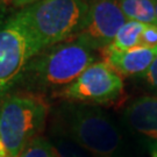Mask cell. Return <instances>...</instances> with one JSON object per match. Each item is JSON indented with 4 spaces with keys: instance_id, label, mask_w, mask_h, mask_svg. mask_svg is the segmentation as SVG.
Returning <instances> with one entry per match:
<instances>
[{
    "instance_id": "obj_16",
    "label": "cell",
    "mask_w": 157,
    "mask_h": 157,
    "mask_svg": "<svg viewBox=\"0 0 157 157\" xmlns=\"http://www.w3.org/2000/svg\"><path fill=\"white\" fill-rule=\"evenodd\" d=\"M39 0H4L2 1V5H7L14 7V8H20L22 10L25 7H28V6L33 5L35 2H37Z\"/></svg>"
},
{
    "instance_id": "obj_14",
    "label": "cell",
    "mask_w": 157,
    "mask_h": 157,
    "mask_svg": "<svg viewBox=\"0 0 157 157\" xmlns=\"http://www.w3.org/2000/svg\"><path fill=\"white\" fill-rule=\"evenodd\" d=\"M139 47L144 48H156L157 47V26L156 25H146L141 34Z\"/></svg>"
},
{
    "instance_id": "obj_19",
    "label": "cell",
    "mask_w": 157,
    "mask_h": 157,
    "mask_svg": "<svg viewBox=\"0 0 157 157\" xmlns=\"http://www.w3.org/2000/svg\"><path fill=\"white\" fill-rule=\"evenodd\" d=\"M2 1H4V0H0V6L2 5Z\"/></svg>"
},
{
    "instance_id": "obj_6",
    "label": "cell",
    "mask_w": 157,
    "mask_h": 157,
    "mask_svg": "<svg viewBox=\"0 0 157 157\" xmlns=\"http://www.w3.org/2000/svg\"><path fill=\"white\" fill-rule=\"evenodd\" d=\"M122 92V77L105 61H98L83 71L75 82L57 93L56 98L98 106L117 101Z\"/></svg>"
},
{
    "instance_id": "obj_10",
    "label": "cell",
    "mask_w": 157,
    "mask_h": 157,
    "mask_svg": "<svg viewBox=\"0 0 157 157\" xmlns=\"http://www.w3.org/2000/svg\"><path fill=\"white\" fill-rule=\"evenodd\" d=\"M119 6L127 20L144 25H156L154 0H118Z\"/></svg>"
},
{
    "instance_id": "obj_11",
    "label": "cell",
    "mask_w": 157,
    "mask_h": 157,
    "mask_svg": "<svg viewBox=\"0 0 157 157\" xmlns=\"http://www.w3.org/2000/svg\"><path fill=\"white\" fill-rule=\"evenodd\" d=\"M144 27H146L144 23L127 20L121 26V28L118 30V33L111 42V44L105 49L106 50L124 51L139 47L141 34L143 32Z\"/></svg>"
},
{
    "instance_id": "obj_5",
    "label": "cell",
    "mask_w": 157,
    "mask_h": 157,
    "mask_svg": "<svg viewBox=\"0 0 157 157\" xmlns=\"http://www.w3.org/2000/svg\"><path fill=\"white\" fill-rule=\"evenodd\" d=\"M41 49L13 15L0 22V104L17 89L27 63Z\"/></svg>"
},
{
    "instance_id": "obj_1",
    "label": "cell",
    "mask_w": 157,
    "mask_h": 157,
    "mask_svg": "<svg viewBox=\"0 0 157 157\" xmlns=\"http://www.w3.org/2000/svg\"><path fill=\"white\" fill-rule=\"evenodd\" d=\"M98 61L94 50L77 40L51 45L27 63L17 90L41 98L49 94L56 97Z\"/></svg>"
},
{
    "instance_id": "obj_8",
    "label": "cell",
    "mask_w": 157,
    "mask_h": 157,
    "mask_svg": "<svg viewBox=\"0 0 157 157\" xmlns=\"http://www.w3.org/2000/svg\"><path fill=\"white\" fill-rule=\"evenodd\" d=\"M124 120L133 132L146 140L152 155L157 157V97L136 98L126 107Z\"/></svg>"
},
{
    "instance_id": "obj_9",
    "label": "cell",
    "mask_w": 157,
    "mask_h": 157,
    "mask_svg": "<svg viewBox=\"0 0 157 157\" xmlns=\"http://www.w3.org/2000/svg\"><path fill=\"white\" fill-rule=\"evenodd\" d=\"M104 61L121 77H142L157 57L156 48L136 47L130 50H102Z\"/></svg>"
},
{
    "instance_id": "obj_13",
    "label": "cell",
    "mask_w": 157,
    "mask_h": 157,
    "mask_svg": "<svg viewBox=\"0 0 157 157\" xmlns=\"http://www.w3.org/2000/svg\"><path fill=\"white\" fill-rule=\"evenodd\" d=\"M17 157H59L49 139L39 136Z\"/></svg>"
},
{
    "instance_id": "obj_18",
    "label": "cell",
    "mask_w": 157,
    "mask_h": 157,
    "mask_svg": "<svg viewBox=\"0 0 157 157\" xmlns=\"http://www.w3.org/2000/svg\"><path fill=\"white\" fill-rule=\"evenodd\" d=\"M155 2V12H156V26H157V0H154Z\"/></svg>"
},
{
    "instance_id": "obj_7",
    "label": "cell",
    "mask_w": 157,
    "mask_h": 157,
    "mask_svg": "<svg viewBox=\"0 0 157 157\" xmlns=\"http://www.w3.org/2000/svg\"><path fill=\"white\" fill-rule=\"evenodd\" d=\"M84 23L73 40L92 50H104L127 19L119 6L118 0H89Z\"/></svg>"
},
{
    "instance_id": "obj_2",
    "label": "cell",
    "mask_w": 157,
    "mask_h": 157,
    "mask_svg": "<svg viewBox=\"0 0 157 157\" xmlns=\"http://www.w3.org/2000/svg\"><path fill=\"white\" fill-rule=\"evenodd\" d=\"M55 124L92 157H121V133L98 106L64 101L56 107Z\"/></svg>"
},
{
    "instance_id": "obj_12",
    "label": "cell",
    "mask_w": 157,
    "mask_h": 157,
    "mask_svg": "<svg viewBox=\"0 0 157 157\" xmlns=\"http://www.w3.org/2000/svg\"><path fill=\"white\" fill-rule=\"evenodd\" d=\"M49 140L59 157H92L65 133H63L55 124L51 129Z\"/></svg>"
},
{
    "instance_id": "obj_15",
    "label": "cell",
    "mask_w": 157,
    "mask_h": 157,
    "mask_svg": "<svg viewBox=\"0 0 157 157\" xmlns=\"http://www.w3.org/2000/svg\"><path fill=\"white\" fill-rule=\"evenodd\" d=\"M142 77L144 79L146 85L149 87V90L152 92V94L157 97V57Z\"/></svg>"
},
{
    "instance_id": "obj_17",
    "label": "cell",
    "mask_w": 157,
    "mask_h": 157,
    "mask_svg": "<svg viewBox=\"0 0 157 157\" xmlns=\"http://www.w3.org/2000/svg\"><path fill=\"white\" fill-rule=\"evenodd\" d=\"M0 157H8V152L6 150V148L4 146L1 139H0Z\"/></svg>"
},
{
    "instance_id": "obj_3",
    "label": "cell",
    "mask_w": 157,
    "mask_h": 157,
    "mask_svg": "<svg viewBox=\"0 0 157 157\" xmlns=\"http://www.w3.org/2000/svg\"><path fill=\"white\" fill-rule=\"evenodd\" d=\"M86 0H39L13 14L41 50L73 40L84 23Z\"/></svg>"
},
{
    "instance_id": "obj_4",
    "label": "cell",
    "mask_w": 157,
    "mask_h": 157,
    "mask_svg": "<svg viewBox=\"0 0 157 157\" xmlns=\"http://www.w3.org/2000/svg\"><path fill=\"white\" fill-rule=\"evenodd\" d=\"M48 105L37 95L14 92L0 104V139L8 157H17L44 129Z\"/></svg>"
}]
</instances>
